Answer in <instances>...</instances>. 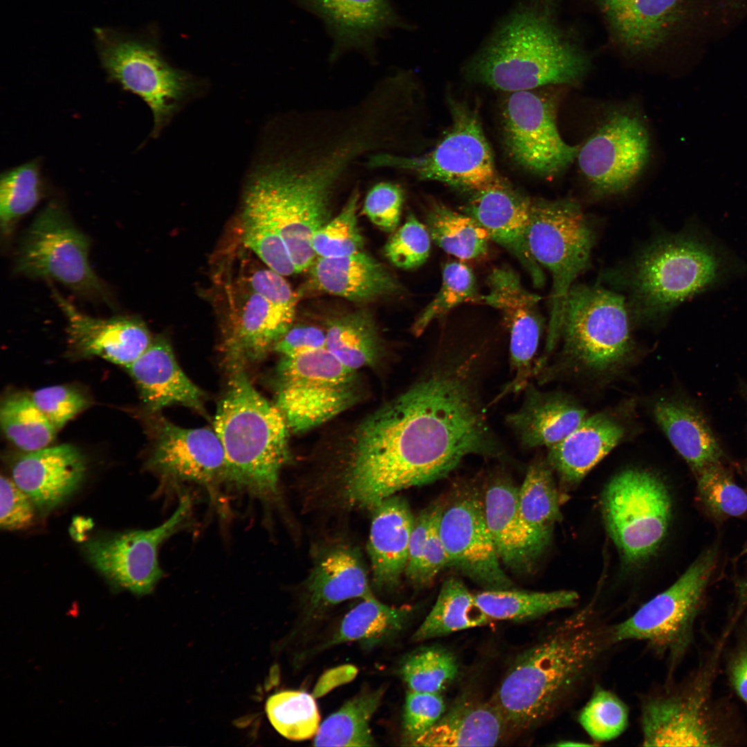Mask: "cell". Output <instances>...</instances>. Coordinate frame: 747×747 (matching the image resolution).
Wrapping results in <instances>:
<instances>
[{"mask_svg": "<svg viewBox=\"0 0 747 747\" xmlns=\"http://www.w3.org/2000/svg\"><path fill=\"white\" fill-rule=\"evenodd\" d=\"M481 363L477 353L441 354L421 379L362 421L324 481L326 503L371 510L402 490L445 478L468 456H503L481 399Z\"/></svg>", "mask_w": 747, "mask_h": 747, "instance_id": "cell-1", "label": "cell"}, {"mask_svg": "<svg viewBox=\"0 0 747 747\" xmlns=\"http://www.w3.org/2000/svg\"><path fill=\"white\" fill-rule=\"evenodd\" d=\"M369 151L362 135L342 131L329 143L317 148L306 145L263 165L251 176L243 208L261 215L277 230L296 273L315 261L312 238L330 221L333 197L349 168Z\"/></svg>", "mask_w": 747, "mask_h": 747, "instance_id": "cell-2", "label": "cell"}, {"mask_svg": "<svg viewBox=\"0 0 747 747\" xmlns=\"http://www.w3.org/2000/svg\"><path fill=\"white\" fill-rule=\"evenodd\" d=\"M612 627L588 605L516 657L491 699L508 732L536 727L574 699L616 643Z\"/></svg>", "mask_w": 747, "mask_h": 747, "instance_id": "cell-3", "label": "cell"}, {"mask_svg": "<svg viewBox=\"0 0 747 747\" xmlns=\"http://www.w3.org/2000/svg\"><path fill=\"white\" fill-rule=\"evenodd\" d=\"M586 57L560 32L540 0L519 6L468 64L472 80L508 93L573 84L588 68Z\"/></svg>", "mask_w": 747, "mask_h": 747, "instance_id": "cell-4", "label": "cell"}, {"mask_svg": "<svg viewBox=\"0 0 747 747\" xmlns=\"http://www.w3.org/2000/svg\"><path fill=\"white\" fill-rule=\"evenodd\" d=\"M739 259L702 226L663 235L636 256L625 277L629 313L650 320L742 272Z\"/></svg>", "mask_w": 747, "mask_h": 747, "instance_id": "cell-5", "label": "cell"}, {"mask_svg": "<svg viewBox=\"0 0 747 747\" xmlns=\"http://www.w3.org/2000/svg\"><path fill=\"white\" fill-rule=\"evenodd\" d=\"M228 382L214 420L228 481L271 500L277 497L279 474L289 459V429L276 404L257 391L245 369L229 370Z\"/></svg>", "mask_w": 747, "mask_h": 747, "instance_id": "cell-6", "label": "cell"}, {"mask_svg": "<svg viewBox=\"0 0 747 747\" xmlns=\"http://www.w3.org/2000/svg\"><path fill=\"white\" fill-rule=\"evenodd\" d=\"M595 234L580 207L569 200H532L528 243L537 263L552 277L551 311L545 351L561 338L568 293L588 267Z\"/></svg>", "mask_w": 747, "mask_h": 747, "instance_id": "cell-7", "label": "cell"}, {"mask_svg": "<svg viewBox=\"0 0 747 747\" xmlns=\"http://www.w3.org/2000/svg\"><path fill=\"white\" fill-rule=\"evenodd\" d=\"M276 405L289 430L303 433L349 409L360 398L356 371L326 348L282 356Z\"/></svg>", "mask_w": 747, "mask_h": 747, "instance_id": "cell-8", "label": "cell"}, {"mask_svg": "<svg viewBox=\"0 0 747 747\" xmlns=\"http://www.w3.org/2000/svg\"><path fill=\"white\" fill-rule=\"evenodd\" d=\"M717 559L715 546L704 551L673 584L613 626L615 643L644 641L671 664L680 661L692 643L694 624Z\"/></svg>", "mask_w": 747, "mask_h": 747, "instance_id": "cell-9", "label": "cell"}, {"mask_svg": "<svg viewBox=\"0 0 747 747\" xmlns=\"http://www.w3.org/2000/svg\"><path fill=\"white\" fill-rule=\"evenodd\" d=\"M452 122L430 152L403 156L379 151L369 156L370 168L388 167L409 172L420 180L446 183L471 193L501 181L476 112L467 105L451 104Z\"/></svg>", "mask_w": 747, "mask_h": 747, "instance_id": "cell-10", "label": "cell"}, {"mask_svg": "<svg viewBox=\"0 0 747 747\" xmlns=\"http://www.w3.org/2000/svg\"><path fill=\"white\" fill-rule=\"evenodd\" d=\"M89 238L53 200L23 234L15 270L28 277L55 280L82 296L107 300L104 286L89 264Z\"/></svg>", "mask_w": 747, "mask_h": 747, "instance_id": "cell-11", "label": "cell"}, {"mask_svg": "<svg viewBox=\"0 0 747 747\" xmlns=\"http://www.w3.org/2000/svg\"><path fill=\"white\" fill-rule=\"evenodd\" d=\"M100 64L110 82L142 98L154 118L156 137L184 99L196 89L187 76L167 65L149 45L119 29H94Z\"/></svg>", "mask_w": 747, "mask_h": 747, "instance_id": "cell-12", "label": "cell"}, {"mask_svg": "<svg viewBox=\"0 0 747 747\" xmlns=\"http://www.w3.org/2000/svg\"><path fill=\"white\" fill-rule=\"evenodd\" d=\"M629 313L622 295L598 285L573 284L562 325L564 354L593 371L620 365L633 347Z\"/></svg>", "mask_w": 747, "mask_h": 747, "instance_id": "cell-13", "label": "cell"}, {"mask_svg": "<svg viewBox=\"0 0 747 747\" xmlns=\"http://www.w3.org/2000/svg\"><path fill=\"white\" fill-rule=\"evenodd\" d=\"M671 499L663 481L640 469L623 470L605 487L602 511L607 531L628 562L643 560L667 532Z\"/></svg>", "mask_w": 747, "mask_h": 747, "instance_id": "cell-14", "label": "cell"}, {"mask_svg": "<svg viewBox=\"0 0 747 747\" xmlns=\"http://www.w3.org/2000/svg\"><path fill=\"white\" fill-rule=\"evenodd\" d=\"M504 145L516 164L537 175L553 176L576 158L578 146L561 137L556 103L534 90L509 93L501 110Z\"/></svg>", "mask_w": 747, "mask_h": 747, "instance_id": "cell-15", "label": "cell"}, {"mask_svg": "<svg viewBox=\"0 0 747 747\" xmlns=\"http://www.w3.org/2000/svg\"><path fill=\"white\" fill-rule=\"evenodd\" d=\"M715 663L684 685L654 693L641 706L645 746H712L724 738L710 707V688Z\"/></svg>", "mask_w": 747, "mask_h": 747, "instance_id": "cell-16", "label": "cell"}, {"mask_svg": "<svg viewBox=\"0 0 747 747\" xmlns=\"http://www.w3.org/2000/svg\"><path fill=\"white\" fill-rule=\"evenodd\" d=\"M184 496L173 514L158 526L94 539L84 546L89 561L113 586L143 596L152 591L163 571L158 560L160 544L183 526L191 509Z\"/></svg>", "mask_w": 747, "mask_h": 747, "instance_id": "cell-17", "label": "cell"}, {"mask_svg": "<svg viewBox=\"0 0 747 747\" xmlns=\"http://www.w3.org/2000/svg\"><path fill=\"white\" fill-rule=\"evenodd\" d=\"M438 529L449 566L486 590L513 589L487 525L483 498L476 490H461L442 503Z\"/></svg>", "mask_w": 747, "mask_h": 747, "instance_id": "cell-18", "label": "cell"}, {"mask_svg": "<svg viewBox=\"0 0 747 747\" xmlns=\"http://www.w3.org/2000/svg\"><path fill=\"white\" fill-rule=\"evenodd\" d=\"M650 141L643 121L629 113H614L579 148L580 172L600 194L630 188L645 169Z\"/></svg>", "mask_w": 747, "mask_h": 747, "instance_id": "cell-19", "label": "cell"}, {"mask_svg": "<svg viewBox=\"0 0 747 747\" xmlns=\"http://www.w3.org/2000/svg\"><path fill=\"white\" fill-rule=\"evenodd\" d=\"M147 466L170 482L192 481L214 487L228 481L225 452L214 430L184 428L163 418L155 425Z\"/></svg>", "mask_w": 747, "mask_h": 747, "instance_id": "cell-20", "label": "cell"}, {"mask_svg": "<svg viewBox=\"0 0 747 747\" xmlns=\"http://www.w3.org/2000/svg\"><path fill=\"white\" fill-rule=\"evenodd\" d=\"M471 194L463 212L483 227L491 240L512 254L528 273L533 284L541 287L544 275L532 256L528 243L532 200L502 180Z\"/></svg>", "mask_w": 747, "mask_h": 747, "instance_id": "cell-21", "label": "cell"}, {"mask_svg": "<svg viewBox=\"0 0 747 747\" xmlns=\"http://www.w3.org/2000/svg\"><path fill=\"white\" fill-rule=\"evenodd\" d=\"M52 294L67 320L70 343L83 355L96 356L126 367L153 340L147 326L137 317H93L82 313L55 289H52Z\"/></svg>", "mask_w": 747, "mask_h": 747, "instance_id": "cell-22", "label": "cell"}, {"mask_svg": "<svg viewBox=\"0 0 747 747\" xmlns=\"http://www.w3.org/2000/svg\"><path fill=\"white\" fill-rule=\"evenodd\" d=\"M295 313L269 302L244 285L237 310L227 324L222 343L225 367L245 369L259 361L293 326Z\"/></svg>", "mask_w": 747, "mask_h": 747, "instance_id": "cell-23", "label": "cell"}, {"mask_svg": "<svg viewBox=\"0 0 747 747\" xmlns=\"http://www.w3.org/2000/svg\"><path fill=\"white\" fill-rule=\"evenodd\" d=\"M86 471V461L79 450L64 444L21 456L12 467V479L44 516L77 490Z\"/></svg>", "mask_w": 747, "mask_h": 747, "instance_id": "cell-24", "label": "cell"}, {"mask_svg": "<svg viewBox=\"0 0 747 747\" xmlns=\"http://www.w3.org/2000/svg\"><path fill=\"white\" fill-rule=\"evenodd\" d=\"M374 596L360 551L345 542L324 547L304 582L303 600L308 616L322 614L347 600Z\"/></svg>", "mask_w": 747, "mask_h": 747, "instance_id": "cell-25", "label": "cell"}, {"mask_svg": "<svg viewBox=\"0 0 747 747\" xmlns=\"http://www.w3.org/2000/svg\"><path fill=\"white\" fill-rule=\"evenodd\" d=\"M305 290L367 302L398 294L402 286L382 264L363 250L340 257H320L311 265Z\"/></svg>", "mask_w": 747, "mask_h": 747, "instance_id": "cell-26", "label": "cell"}, {"mask_svg": "<svg viewBox=\"0 0 747 747\" xmlns=\"http://www.w3.org/2000/svg\"><path fill=\"white\" fill-rule=\"evenodd\" d=\"M371 510L367 551L372 583L379 591L391 592L399 587L405 573L414 517L407 501L397 494Z\"/></svg>", "mask_w": 747, "mask_h": 747, "instance_id": "cell-27", "label": "cell"}, {"mask_svg": "<svg viewBox=\"0 0 747 747\" xmlns=\"http://www.w3.org/2000/svg\"><path fill=\"white\" fill-rule=\"evenodd\" d=\"M126 368L149 412L156 413L165 407L181 405L205 413L204 392L181 369L165 338L153 339Z\"/></svg>", "mask_w": 747, "mask_h": 747, "instance_id": "cell-28", "label": "cell"}, {"mask_svg": "<svg viewBox=\"0 0 747 747\" xmlns=\"http://www.w3.org/2000/svg\"><path fill=\"white\" fill-rule=\"evenodd\" d=\"M520 407L506 417L508 426L524 448H548L559 443L588 416L566 396L544 392L530 382Z\"/></svg>", "mask_w": 747, "mask_h": 747, "instance_id": "cell-29", "label": "cell"}, {"mask_svg": "<svg viewBox=\"0 0 747 747\" xmlns=\"http://www.w3.org/2000/svg\"><path fill=\"white\" fill-rule=\"evenodd\" d=\"M508 732L504 717L491 699L463 697L409 746H493Z\"/></svg>", "mask_w": 747, "mask_h": 747, "instance_id": "cell-30", "label": "cell"}, {"mask_svg": "<svg viewBox=\"0 0 747 747\" xmlns=\"http://www.w3.org/2000/svg\"><path fill=\"white\" fill-rule=\"evenodd\" d=\"M654 418L671 444L695 474L723 462V450L703 412L682 398H663L656 403Z\"/></svg>", "mask_w": 747, "mask_h": 747, "instance_id": "cell-31", "label": "cell"}, {"mask_svg": "<svg viewBox=\"0 0 747 747\" xmlns=\"http://www.w3.org/2000/svg\"><path fill=\"white\" fill-rule=\"evenodd\" d=\"M624 433L623 427L608 415L587 416L548 448L546 461L565 484L575 485L619 443Z\"/></svg>", "mask_w": 747, "mask_h": 747, "instance_id": "cell-32", "label": "cell"}, {"mask_svg": "<svg viewBox=\"0 0 747 747\" xmlns=\"http://www.w3.org/2000/svg\"><path fill=\"white\" fill-rule=\"evenodd\" d=\"M518 492L512 481L499 477L490 483L483 497L486 520L501 562L511 570L531 571L537 559L518 513Z\"/></svg>", "mask_w": 747, "mask_h": 747, "instance_id": "cell-33", "label": "cell"}, {"mask_svg": "<svg viewBox=\"0 0 747 747\" xmlns=\"http://www.w3.org/2000/svg\"><path fill=\"white\" fill-rule=\"evenodd\" d=\"M617 38L634 52L658 46L679 16L683 0H599Z\"/></svg>", "mask_w": 747, "mask_h": 747, "instance_id": "cell-34", "label": "cell"}, {"mask_svg": "<svg viewBox=\"0 0 747 747\" xmlns=\"http://www.w3.org/2000/svg\"><path fill=\"white\" fill-rule=\"evenodd\" d=\"M488 292L478 301L499 310L510 332V343L526 345L540 342L542 319L540 296L522 285L519 275L508 267L495 268L488 277Z\"/></svg>", "mask_w": 747, "mask_h": 747, "instance_id": "cell-35", "label": "cell"}, {"mask_svg": "<svg viewBox=\"0 0 747 747\" xmlns=\"http://www.w3.org/2000/svg\"><path fill=\"white\" fill-rule=\"evenodd\" d=\"M547 461L535 460L528 468L518 492V513L539 557L550 542L555 525L562 519L560 496Z\"/></svg>", "mask_w": 747, "mask_h": 747, "instance_id": "cell-36", "label": "cell"}, {"mask_svg": "<svg viewBox=\"0 0 747 747\" xmlns=\"http://www.w3.org/2000/svg\"><path fill=\"white\" fill-rule=\"evenodd\" d=\"M326 325V347L346 367L357 371L380 360L382 340L369 311L358 310L333 317Z\"/></svg>", "mask_w": 747, "mask_h": 747, "instance_id": "cell-37", "label": "cell"}, {"mask_svg": "<svg viewBox=\"0 0 747 747\" xmlns=\"http://www.w3.org/2000/svg\"><path fill=\"white\" fill-rule=\"evenodd\" d=\"M411 614L412 609L407 606H389L375 596L362 599L345 615L338 629L322 647L347 642L374 647L396 636L403 630Z\"/></svg>", "mask_w": 747, "mask_h": 747, "instance_id": "cell-38", "label": "cell"}, {"mask_svg": "<svg viewBox=\"0 0 747 747\" xmlns=\"http://www.w3.org/2000/svg\"><path fill=\"white\" fill-rule=\"evenodd\" d=\"M492 621L478 606L474 594L464 583L450 577L442 584L433 607L412 635V640L419 642L439 638L485 626Z\"/></svg>", "mask_w": 747, "mask_h": 747, "instance_id": "cell-39", "label": "cell"}, {"mask_svg": "<svg viewBox=\"0 0 747 747\" xmlns=\"http://www.w3.org/2000/svg\"><path fill=\"white\" fill-rule=\"evenodd\" d=\"M475 601L492 620H532L553 611L577 605L579 596L573 591H523L514 589L485 590L474 594Z\"/></svg>", "mask_w": 747, "mask_h": 747, "instance_id": "cell-40", "label": "cell"}, {"mask_svg": "<svg viewBox=\"0 0 747 747\" xmlns=\"http://www.w3.org/2000/svg\"><path fill=\"white\" fill-rule=\"evenodd\" d=\"M384 690L362 692L329 716L314 736L315 746H371L376 745L371 719L379 707Z\"/></svg>", "mask_w": 747, "mask_h": 747, "instance_id": "cell-41", "label": "cell"}, {"mask_svg": "<svg viewBox=\"0 0 747 747\" xmlns=\"http://www.w3.org/2000/svg\"><path fill=\"white\" fill-rule=\"evenodd\" d=\"M426 227L434 242L447 253L461 259L484 255L490 240L487 231L473 217L434 203L426 216Z\"/></svg>", "mask_w": 747, "mask_h": 747, "instance_id": "cell-42", "label": "cell"}, {"mask_svg": "<svg viewBox=\"0 0 747 747\" xmlns=\"http://www.w3.org/2000/svg\"><path fill=\"white\" fill-rule=\"evenodd\" d=\"M0 177L1 234L7 239L44 198L46 188L39 158L6 170Z\"/></svg>", "mask_w": 747, "mask_h": 747, "instance_id": "cell-43", "label": "cell"}, {"mask_svg": "<svg viewBox=\"0 0 747 747\" xmlns=\"http://www.w3.org/2000/svg\"><path fill=\"white\" fill-rule=\"evenodd\" d=\"M0 421L6 437L26 452L48 447L57 430L31 396L24 393L11 394L3 400Z\"/></svg>", "mask_w": 747, "mask_h": 747, "instance_id": "cell-44", "label": "cell"}, {"mask_svg": "<svg viewBox=\"0 0 747 747\" xmlns=\"http://www.w3.org/2000/svg\"><path fill=\"white\" fill-rule=\"evenodd\" d=\"M311 1L338 33L353 39L387 24L392 17L387 0Z\"/></svg>", "mask_w": 747, "mask_h": 747, "instance_id": "cell-45", "label": "cell"}, {"mask_svg": "<svg viewBox=\"0 0 747 747\" xmlns=\"http://www.w3.org/2000/svg\"><path fill=\"white\" fill-rule=\"evenodd\" d=\"M268 718L283 737L301 741L314 737L320 726V717L313 697L301 691H283L266 701Z\"/></svg>", "mask_w": 747, "mask_h": 747, "instance_id": "cell-46", "label": "cell"}, {"mask_svg": "<svg viewBox=\"0 0 747 747\" xmlns=\"http://www.w3.org/2000/svg\"><path fill=\"white\" fill-rule=\"evenodd\" d=\"M398 672L409 690L441 693L457 676L459 665L448 649L427 647L405 657Z\"/></svg>", "mask_w": 747, "mask_h": 747, "instance_id": "cell-47", "label": "cell"}, {"mask_svg": "<svg viewBox=\"0 0 747 747\" xmlns=\"http://www.w3.org/2000/svg\"><path fill=\"white\" fill-rule=\"evenodd\" d=\"M695 476L699 499L714 519L741 517L747 513V492L736 483L723 462L709 465Z\"/></svg>", "mask_w": 747, "mask_h": 747, "instance_id": "cell-48", "label": "cell"}, {"mask_svg": "<svg viewBox=\"0 0 747 747\" xmlns=\"http://www.w3.org/2000/svg\"><path fill=\"white\" fill-rule=\"evenodd\" d=\"M474 275L465 264L451 261L445 264L442 272L441 288L433 299L418 315L412 326V332L421 335L436 319L442 317L459 304L477 302Z\"/></svg>", "mask_w": 747, "mask_h": 747, "instance_id": "cell-49", "label": "cell"}, {"mask_svg": "<svg viewBox=\"0 0 747 747\" xmlns=\"http://www.w3.org/2000/svg\"><path fill=\"white\" fill-rule=\"evenodd\" d=\"M578 721L594 741H609L618 737L627 729L629 710L615 693L596 685L580 710Z\"/></svg>", "mask_w": 747, "mask_h": 747, "instance_id": "cell-50", "label": "cell"}, {"mask_svg": "<svg viewBox=\"0 0 747 747\" xmlns=\"http://www.w3.org/2000/svg\"><path fill=\"white\" fill-rule=\"evenodd\" d=\"M359 192L354 190L342 211L319 229L312 238V247L317 257H340L363 250L356 211Z\"/></svg>", "mask_w": 747, "mask_h": 747, "instance_id": "cell-51", "label": "cell"}, {"mask_svg": "<svg viewBox=\"0 0 747 747\" xmlns=\"http://www.w3.org/2000/svg\"><path fill=\"white\" fill-rule=\"evenodd\" d=\"M244 245L273 270L283 276L296 273L288 249L277 230L261 215L246 209L241 215Z\"/></svg>", "mask_w": 747, "mask_h": 747, "instance_id": "cell-52", "label": "cell"}, {"mask_svg": "<svg viewBox=\"0 0 747 747\" xmlns=\"http://www.w3.org/2000/svg\"><path fill=\"white\" fill-rule=\"evenodd\" d=\"M430 235L425 225L413 214L388 239L384 252L395 266L414 269L423 264L430 251Z\"/></svg>", "mask_w": 747, "mask_h": 747, "instance_id": "cell-53", "label": "cell"}, {"mask_svg": "<svg viewBox=\"0 0 747 747\" xmlns=\"http://www.w3.org/2000/svg\"><path fill=\"white\" fill-rule=\"evenodd\" d=\"M445 712V704L441 693L409 690L402 721L404 744L409 746L434 726Z\"/></svg>", "mask_w": 747, "mask_h": 747, "instance_id": "cell-54", "label": "cell"}, {"mask_svg": "<svg viewBox=\"0 0 747 747\" xmlns=\"http://www.w3.org/2000/svg\"><path fill=\"white\" fill-rule=\"evenodd\" d=\"M31 398L56 430L62 427L88 404L86 398L77 390L63 385L36 390Z\"/></svg>", "mask_w": 747, "mask_h": 747, "instance_id": "cell-55", "label": "cell"}, {"mask_svg": "<svg viewBox=\"0 0 747 747\" xmlns=\"http://www.w3.org/2000/svg\"><path fill=\"white\" fill-rule=\"evenodd\" d=\"M404 192L398 184L380 182L368 192L363 212L369 220L386 232H394L399 223Z\"/></svg>", "mask_w": 747, "mask_h": 747, "instance_id": "cell-56", "label": "cell"}, {"mask_svg": "<svg viewBox=\"0 0 747 747\" xmlns=\"http://www.w3.org/2000/svg\"><path fill=\"white\" fill-rule=\"evenodd\" d=\"M0 506L2 529L19 530L33 524L35 508L33 502L12 479L3 475L0 480Z\"/></svg>", "mask_w": 747, "mask_h": 747, "instance_id": "cell-57", "label": "cell"}, {"mask_svg": "<svg viewBox=\"0 0 747 747\" xmlns=\"http://www.w3.org/2000/svg\"><path fill=\"white\" fill-rule=\"evenodd\" d=\"M244 285L273 304L295 313L299 294L295 293L283 275L270 268H259L246 277Z\"/></svg>", "mask_w": 747, "mask_h": 747, "instance_id": "cell-58", "label": "cell"}, {"mask_svg": "<svg viewBox=\"0 0 747 747\" xmlns=\"http://www.w3.org/2000/svg\"><path fill=\"white\" fill-rule=\"evenodd\" d=\"M441 506L442 503H440L433 517L418 569L408 580L416 589L429 586L443 569L449 566L448 557L438 529Z\"/></svg>", "mask_w": 747, "mask_h": 747, "instance_id": "cell-59", "label": "cell"}, {"mask_svg": "<svg viewBox=\"0 0 747 747\" xmlns=\"http://www.w3.org/2000/svg\"><path fill=\"white\" fill-rule=\"evenodd\" d=\"M323 348H326L324 331L314 326L297 325L292 326L273 349L282 356H291Z\"/></svg>", "mask_w": 747, "mask_h": 747, "instance_id": "cell-60", "label": "cell"}, {"mask_svg": "<svg viewBox=\"0 0 747 747\" xmlns=\"http://www.w3.org/2000/svg\"><path fill=\"white\" fill-rule=\"evenodd\" d=\"M440 502L430 504L414 517L409 540L407 565L405 575L409 580L416 573L425 544L433 517Z\"/></svg>", "mask_w": 747, "mask_h": 747, "instance_id": "cell-61", "label": "cell"}, {"mask_svg": "<svg viewBox=\"0 0 747 747\" xmlns=\"http://www.w3.org/2000/svg\"><path fill=\"white\" fill-rule=\"evenodd\" d=\"M728 676L732 687L747 704V640H741L730 654Z\"/></svg>", "mask_w": 747, "mask_h": 747, "instance_id": "cell-62", "label": "cell"}, {"mask_svg": "<svg viewBox=\"0 0 747 747\" xmlns=\"http://www.w3.org/2000/svg\"><path fill=\"white\" fill-rule=\"evenodd\" d=\"M741 391L743 393V395L744 396L745 398L747 399V384H745V383L742 382V385H741Z\"/></svg>", "mask_w": 747, "mask_h": 747, "instance_id": "cell-63", "label": "cell"}, {"mask_svg": "<svg viewBox=\"0 0 747 747\" xmlns=\"http://www.w3.org/2000/svg\"><path fill=\"white\" fill-rule=\"evenodd\" d=\"M745 472H746V477H747V461H746V465H745Z\"/></svg>", "mask_w": 747, "mask_h": 747, "instance_id": "cell-64", "label": "cell"}]
</instances>
